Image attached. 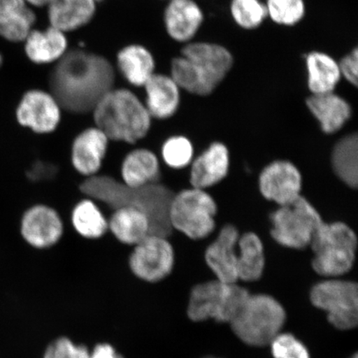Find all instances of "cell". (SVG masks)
<instances>
[{"label": "cell", "mask_w": 358, "mask_h": 358, "mask_svg": "<svg viewBox=\"0 0 358 358\" xmlns=\"http://www.w3.org/2000/svg\"><path fill=\"white\" fill-rule=\"evenodd\" d=\"M114 83L115 70L110 62L82 49L66 52L49 78L51 93L62 109L75 114L92 112L114 88Z\"/></svg>", "instance_id": "obj_1"}, {"label": "cell", "mask_w": 358, "mask_h": 358, "mask_svg": "<svg viewBox=\"0 0 358 358\" xmlns=\"http://www.w3.org/2000/svg\"><path fill=\"white\" fill-rule=\"evenodd\" d=\"M80 190L113 210L132 207L145 212L151 223V234L169 237L173 231L169 211L174 192L162 183L132 187L110 176L96 174L80 183Z\"/></svg>", "instance_id": "obj_2"}, {"label": "cell", "mask_w": 358, "mask_h": 358, "mask_svg": "<svg viewBox=\"0 0 358 358\" xmlns=\"http://www.w3.org/2000/svg\"><path fill=\"white\" fill-rule=\"evenodd\" d=\"M234 58L220 44L189 43L171 64V77L179 88L207 96L219 87L234 66Z\"/></svg>", "instance_id": "obj_3"}, {"label": "cell", "mask_w": 358, "mask_h": 358, "mask_svg": "<svg viewBox=\"0 0 358 358\" xmlns=\"http://www.w3.org/2000/svg\"><path fill=\"white\" fill-rule=\"evenodd\" d=\"M92 113L96 127L110 141L136 144L149 133L151 116L145 103L127 89L112 88Z\"/></svg>", "instance_id": "obj_4"}, {"label": "cell", "mask_w": 358, "mask_h": 358, "mask_svg": "<svg viewBox=\"0 0 358 358\" xmlns=\"http://www.w3.org/2000/svg\"><path fill=\"white\" fill-rule=\"evenodd\" d=\"M283 306L268 294H249L230 324L234 334L250 346L268 345L285 323Z\"/></svg>", "instance_id": "obj_5"}, {"label": "cell", "mask_w": 358, "mask_h": 358, "mask_svg": "<svg viewBox=\"0 0 358 358\" xmlns=\"http://www.w3.org/2000/svg\"><path fill=\"white\" fill-rule=\"evenodd\" d=\"M312 266L317 274L337 277L346 274L356 258L357 238L355 231L341 222H324L313 236Z\"/></svg>", "instance_id": "obj_6"}, {"label": "cell", "mask_w": 358, "mask_h": 358, "mask_svg": "<svg viewBox=\"0 0 358 358\" xmlns=\"http://www.w3.org/2000/svg\"><path fill=\"white\" fill-rule=\"evenodd\" d=\"M249 294L236 283L218 280L196 285L190 293L187 316L194 322L214 320L230 323Z\"/></svg>", "instance_id": "obj_7"}, {"label": "cell", "mask_w": 358, "mask_h": 358, "mask_svg": "<svg viewBox=\"0 0 358 358\" xmlns=\"http://www.w3.org/2000/svg\"><path fill=\"white\" fill-rule=\"evenodd\" d=\"M273 238L285 248L301 250L310 245L313 236L324 223L317 209L306 198L298 199L271 215Z\"/></svg>", "instance_id": "obj_8"}, {"label": "cell", "mask_w": 358, "mask_h": 358, "mask_svg": "<svg viewBox=\"0 0 358 358\" xmlns=\"http://www.w3.org/2000/svg\"><path fill=\"white\" fill-rule=\"evenodd\" d=\"M216 201L205 190L192 187L174 194L169 218L173 230L192 240L208 236L215 229Z\"/></svg>", "instance_id": "obj_9"}, {"label": "cell", "mask_w": 358, "mask_h": 358, "mask_svg": "<svg viewBox=\"0 0 358 358\" xmlns=\"http://www.w3.org/2000/svg\"><path fill=\"white\" fill-rule=\"evenodd\" d=\"M310 301L327 313L329 323L336 329L349 330L357 325L358 289L355 282L322 281L312 288Z\"/></svg>", "instance_id": "obj_10"}, {"label": "cell", "mask_w": 358, "mask_h": 358, "mask_svg": "<svg viewBox=\"0 0 358 358\" xmlns=\"http://www.w3.org/2000/svg\"><path fill=\"white\" fill-rule=\"evenodd\" d=\"M174 262L176 255L168 237L150 234L134 245L129 266L138 280L154 284L171 274Z\"/></svg>", "instance_id": "obj_11"}, {"label": "cell", "mask_w": 358, "mask_h": 358, "mask_svg": "<svg viewBox=\"0 0 358 358\" xmlns=\"http://www.w3.org/2000/svg\"><path fill=\"white\" fill-rule=\"evenodd\" d=\"M62 107L52 96L40 89H31L22 94L15 110V117L21 127L37 134L55 131L61 122Z\"/></svg>", "instance_id": "obj_12"}, {"label": "cell", "mask_w": 358, "mask_h": 358, "mask_svg": "<svg viewBox=\"0 0 358 358\" xmlns=\"http://www.w3.org/2000/svg\"><path fill=\"white\" fill-rule=\"evenodd\" d=\"M20 232L29 245L37 249H48L61 240L64 222L55 209L47 205H34L22 215Z\"/></svg>", "instance_id": "obj_13"}, {"label": "cell", "mask_w": 358, "mask_h": 358, "mask_svg": "<svg viewBox=\"0 0 358 358\" xmlns=\"http://www.w3.org/2000/svg\"><path fill=\"white\" fill-rule=\"evenodd\" d=\"M259 187L267 200L279 206L288 204L301 196V173L289 161H275L264 169L259 176Z\"/></svg>", "instance_id": "obj_14"}, {"label": "cell", "mask_w": 358, "mask_h": 358, "mask_svg": "<svg viewBox=\"0 0 358 358\" xmlns=\"http://www.w3.org/2000/svg\"><path fill=\"white\" fill-rule=\"evenodd\" d=\"M239 238V232L236 227L227 225L206 250V262L218 280L234 284L239 280L237 273Z\"/></svg>", "instance_id": "obj_15"}, {"label": "cell", "mask_w": 358, "mask_h": 358, "mask_svg": "<svg viewBox=\"0 0 358 358\" xmlns=\"http://www.w3.org/2000/svg\"><path fill=\"white\" fill-rule=\"evenodd\" d=\"M109 141L108 137L96 127L80 132L71 146L74 169L87 178L96 176L102 166Z\"/></svg>", "instance_id": "obj_16"}, {"label": "cell", "mask_w": 358, "mask_h": 358, "mask_svg": "<svg viewBox=\"0 0 358 358\" xmlns=\"http://www.w3.org/2000/svg\"><path fill=\"white\" fill-rule=\"evenodd\" d=\"M203 20V12L194 0H169L164 15L168 34L178 43H190Z\"/></svg>", "instance_id": "obj_17"}, {"label": "cell", "mask_w": 358, "mask_h": 358, "mask_svg": "<svg viewBox=\"0 0 358 358\" xmlns=\"http://www.w3.org/2000/svg\"><path fill=\"white\" fill-rule=\"evenodd\" d=\"M229 163V152L227 146L220 142L213 143L192 164V187L205 190L216 185L227 176Z\"/></svg>", "instance_id": "obj_18"}, {"label": "cell", "mask_w": 358, "mask_h": 358, "mask_svg": "<svg viewBox=\"0 0 358 358\" xmlns=\"http://www.w3.org/2000/svg\"><path fill=\"white\" fill-rule=\"evenodd\" d=\"M37 20L34 8L24 0H0V40L17 44L24 41Z\"/></svg>", "instance_id": "obj_19"}, {"label": "cell", "mask_w": 358, "mask_h": 358, "mask_svg": "<svg viewBox=\"0 0 358 358\" xmlns=\"http://www.w3.org/2000/svg\"><path fill=\"white\" fill-rule=\"evenodd\" d=\"M22 44L26 57L37 65L57 62L67 52L65 33L52 26L46 29H34Z\"/></svg>", "instance_id": "obj_20"}, {"label": "cell", "mask_w": 358, "mask_h": 358, "mask_svg": "<svg viewBox=\"0 0 358 358\" xmlns=\"http://www.w3.org/2000/svg\"><path fill=\"white\" fill-rule=\"evenodd\" d=\"M144 87L145 105L151 117L166 120L176 113L180 105V88L170 76L155 73Z\"/></svg>", "instance_id": "obj_21"}, {"label": "cell", "mask_w": 358, "mask_h": 358, "mask_svg": "<svg viewBox=\"0 0 358 358\" xmlns=\"http://www.w3.org/2000/svg\"><path fill=\"white\" fill-rule=\"evenodd\" d=\"M306 105L325 134L338 131L352 115L349 103L334 92L312 94L308 98Z\"/></svg>", "instance_id": "obj_22"}, {"label": "cell", "mask_w": 358, "mask_h": 358, "mask_svg": "<svg viewBox=\"0 0 358 358\" xmlns=\"http://www.w3.org/2000/svg\"><path fill=\"white\" fill-rule=\"evenodd\" d=\"M97 0H53L48 13L51 26L62 32L77 30L95 15Z\"/></svg>", "instance_id": "obj_23"}, {"label": "cell", "mask_w": 358, "mask_h": 358, "mask_svg": "<svg viewBox=\"0 0 358 358\" xmlns=\"http://www.w3.org/2000/svg\"><path fill=\"white\" fill-rule=\"evenodd\" d=\"M108 229L120 243L134 246L151 234V223L141 210L122 207L114 210L108 221Z\"/></svg>", "instance_id": "obj_24"}, {"label": "cell", "mask_w": 358, "mask_h": 358, "mask_svg": "<svg viewBox=\"0 0 358 358\" xmlns=\"http://www.w3.org/2000/svg\"><path fill=\"white\" fill-rule=\"evenodd\" d=\"M122 178L125 185L141 187L158 182L160 165L158 157L147 149L129 152L122 165Z\"/></svg>", "instance_id": "obj_25"}, {"label": "cell", "mask_w": 358, "mask_h": 358, "mask_svg": "<svg viewBox=\"0 0 358 358\" xmlns=\"http://www.w3.org/2000/svg\"><path fill=\"white\" fill-rule=\"evenodd\" d=\"M120 73L134 87H143L155 74V61L152 53L138 44L128 45L118 52Z\"/></svg>", "instance_id": "obj_26"}, {"label": "cell", "mask_w": 358, "mask_h": 358, "mask_svg": "<svg viewBox=\"0 0 358 358\" xmlns=\"http://www.w3.org/2000/svg\"><path fill=\"white\" fill-rule=\"evenodd\" d=\"M308 87L312 94L334 92L342 79L338 62L328 53L313 51L306 57Z\"/></svg>", "instance_id": "obj_27"}, {"label": "cell", "mask_w": 358, "mask_h": 358, "mask_svg": "<svg viewBox=\"0 0 358 358\" xmlns=\"http://www.w3.org/2000/svg\"><path fill=\"white\" fill-rule=\"evenodd\" d=\"M237 250L238 279L246 282L261 279L266 262L261 238L253 232H248L240 236Z\"/></svg>", "instance_id": "obj_28"}, {"label": "cell", "mask_w": 358, "mask_h": 358, "mask_svg": "<svg viewBox=\"0 0 358 358\" xmlns=\"http://www.w3.org/2000/svg\"><path fill=\"white\" fill-rule=\"evenodd\" d=\"M357 134H349L335 145L332 152L333 169L339 179L352 189L358 181Z\"/></svg>", "instance_id": "obj_29"}, {"label": "cell", "mask_w": 358, "mask_h": 358, "mask_svg": "<svg viewBox=\"0 0 358 358\" xmlns=\"http://www.w3.org/2000/svg\"><path fill=\"white\" fill-rule=\"evenodd\" d=\"M71 222L78 234L87 239H99L108 231V221L96 201L89 198L75 206Z\"/></svg>", "instance_id": "obj_30"}, {"label": "cell", "mask_w": 358, "mask_h": 358, "mask_svg": "<svg viewBox=\"0 0 358 358\" xmlns=\"http://www.w3.org/2000/svg\"><path fill=\"white\" fill-rule=\"evenodd\" d=\"M230 10L236 24L246 30L259 28L268 17L262 0H231Z\"/></svg>", "instance_id": "obj_31"}, {"label": "cell", "mask_w": 358, "mask_h": 358, "mask_svg": "<svg viewBox=\"0 0 358 358\" xmlns=\"http://www.w3.org/2000/svg\"><path fill=\"white\" fill-rule=\"evenodd\" d=\"M266 6L268 17L282 26L298 24L306 12L304 0H267Z\"/></svg>", "instance_id": "obj_32"}, {"label": "cell", "mask_w": 358, "mask_h": 358, "mask_svg": "<svg viewBox=\"0 0 358 358\" xmlns=\"http://www.w3.org/2000/svg\"><path fill=\"white\" fill-rule=\"evenodd\" d=\"M162 157L168 166L177 169L185 168L192 162L194 146L185 136L170 137L163 145Z\"/></svg>", "instance_id": "obj_33"}, {"label": "cell", "mask_w": 358, "mask_h": 358, "mask_svg": "<svg viewBox=\"0 0 358 358\" xmlns=\"http://www.w3.org/2000/svg\"><path fill=\"white\" fill-rule=\"evenodd\" d=\"M270 345L274 358H310L306 347L292 334H280Z\"/></svg>", "instance_id": "obj_34"}, {"label": "cell", "mask_w": 358, "mask_h": 358, "mask_svg": "<svg viewBox=\"0 0 358 358\" xmlns=\"http://www.w3.org/2000/svg\"><path fill=\"white\" fill-rule=\"evenodd\" d=\"M90 350L83 344L67 337L57 338L48 344L43 358H89Z\"/></svg>", "instance_id": "obj_35"}, {"label": "cell", "mask_w": 358, "mask_h": 358, "mask_svg": "<svg viewBox=\"0 0 358 358\" xmlns=\"http://www.w3.org/2000/svg\"><path fill=\"white\" fill-rule=\"evenodd\" d=\"M342 78H345L352 86H357L358 52L355 48L338 62Z\"/></svg>", "instance_id": "obj_36"}, {"label": "cell", "mask_w": 358, "mask_h": 358, "mask_svg": "<svg viewBox=\"0 0 358 358\" xmlns=\"http://www.w3.org/2000/svg\"><path fill=\"white\" fill-rule=\"evenodd\" d=\"M89 358H124V357L120 355L111 344L100 343L94 347L92 351H90Z\"/></svg>", "instance_id": "obj_37"}, {"label": "cell", "mask_w": 358, "mask_h": 358, "mask_svg": "<svg viewBox=\"0 0 358 358\" xmlns=\"http://www.w3.org/2000/svg\"><path fill=\"white\" fill-rule=\"evenodd\" d=\"M57 169L55 165L49 164L38 163L36 165L34 178L50 179L55 177Z\"/></svg>", "instance_id": "obj_38"}, {"label": "cell", "mask_w": 358, "mask_h": 358, "mask_svg": "<svg viewBox=\"0 0 358 358\" xmlns=\"http://www.w3.org/2000/svg\"><path fill=\"white\" fill-rule=\"evenodd\" d=\"M24 1L32 8H39L48 6L49 4H50L53 1V0H24Z\"/></svg>", "instance_id": "obj_39"}, {"label": "cell", "mask_w": 358, "mask_h": 358, "mask_svg": "<svg viewBox=\"0 0 358 358\" xmlns=\"http://www.w3.org/2000/svg\"><path fill=\"white\" fill-rule=\"evenodd\" d=\"M4 64H6V57H4L3 52L0 50V71L3 69Z\"/></svg>", "instance_id": "obj_40"}, {"label": "cell", "mask_w": 358, "mask_h": 358, "mask_svg": "<svg viewBox=\"0 0 358 358\" xmlns=\"http://www.w3.org/2000/svg\"><path fill=\"white\" fill-rule=\"evenodd\" d=\"M351 358H358L357 353H355V355H353Z\"/></svg>", "instance_id": "obj_41"}, {"label": "cell", "mask_w": 358, "mask_h": 358, "mask_svg": "<svg viewBox=\"0 0 358 358\" xmlns=\"http://www.w3.org/2000/svg\"><path fill=\"white\" fill-rule=\"evenodd\" d=\"M204 358H217V357H204Z\"/></svg>", "instance_id": "obj_42"}, {"label": "cell", "mask_w": 358, "mask_h": 358, "mask_svg": "<svg viewBox=\"0 0 358 358\" xmlns=\"http://www.w3.org/2000/svg\"><path fill=\"white\" fill-rule=\"evenodd\" d=\"M97 1H100V0H97Z\"/></svg>", "instance_id": "obj_43"}]
</instances>
